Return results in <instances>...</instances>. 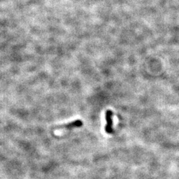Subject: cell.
<instances>
[{"mask_svg": "<svg viewBox=\"0 0 179 179\" xmlns=\"http://www.w3.org/2000/svg\"><path fill=\"white\" fill-rule=\"evenodd\" d=\"M112 115L113 113L111 110H107L106 113V119L107 125L106 126V131L107 133H112Z\"/></svg>", "mask_w": 179, "mask_h": 179, "instance_id": "obj_1", "label": "cell"}, {"mask_svg": "<svg viewBox=\"0 0 179 179\" xmlns=\"http://www.w3.org/2000/svg\"><path fill=\"white\" fill-rule=\"evenodd\" d=\"M82 125V122L81 120H76L74 122H72L71 123H69L68 124L62 125V126L59 127V128H67V129H71L73 127H81Z\"/></svg>", "mask_w": 179, "mask_h": 179, "instance_id": "obj_2", "label": "cell"}]
</instances>
